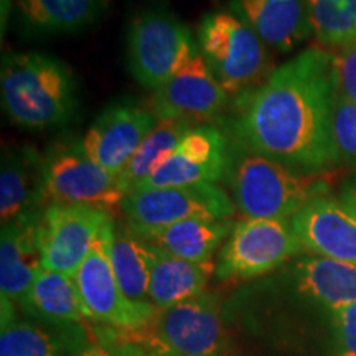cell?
<instances>
[{
	"label": "cell",
	"mask_w": 356,
	"mask_h": 356,
	"mask_svg": "<svg viewBox=\"0 0 356 356\" xmlns=\"http://www.w3.org/2000/svg\"><path fill=\"white\" fill-rule=\"evenodd\" d=\"M291 279L300 296L328 310L356 304V264L307 256L293 262Z\"/></svg>",
	"instance_id": "44dd1931"
},
{
	"label": "cell",
	"mask_w": 356,
	"mask_h": 356,
	"mask_svg": "<svg viewBox=\"0 0 356 356\" xmlns=\"http://www.w3.org/2000/svg\"><path fill=\"white\" fill-rule=\"evenodd\" d=\"M304 249L317 256L356 264V218L338 198L318 197L291 220Z\"/></svg>",
	"instance_id": "9a60e30c"
},
{
	"label": "cell",
	"mask_w": 356,
	"mask_h": 356,
	"mask_svg": "<svg viewBox=\"0 0 356 356\" xmlns=\"http://www.w3.org/2000/svg\"><path fill=\"white\" fill-rule=\"evenodd\" d=\"M109 0H15L20 29L30 37L71 33L104 15Z\"/></svg>",
	"instance_id": "7402d4cb"
},
{
	"label": "cell",
	"mask_w": 356,
	"mask_h": 356,
	"mask_svg": "<svg viewBox=\"0 0 356 356\" xmlns=\"http://www.w3.org/2000/svg\"><path fill=\"white\" fill-rule=\"evenodd\" d=\"M228 165L229 145L225 134L215 126L198 124L185 134L165 162L139 190L215 184L225 177Z\"/></svg>",
	"instance_id": "7c38bea8"
},
{
	"label": "cell",
	"mask_w": 356,
	"mask_h": 356,
	"mask_svg": "<svg viewBox=\"0 0 356 356\" xmlns=\"http://www.w3.org/2000/svg\"><path fill=\"white\" fill-rule=\"evenodd\" d=\"M44 207V157L30 145L7 149L0 167L2 225L38 215Z\"/></svg>",
	"instance_id": "e0dca14e"
},
{
	"label": "cell",
	"mask_w": 356,
	"mask_h": 356,
	"mask_svg": "<svg viewBox=\"0 0 356 356\" xmlns=\"http://www.w3.org/2000/svg\"><path fill=\"white\" fill-rule=\"evenodd\" d=\"M157 122L152 109L134 102H115L97 115L84 134L81 147L106 170L121 173Z\"/></svg>",
	"instance_id": "5bb4252c"
},
{
	"label": "cell",
	"mask_w": 356,
	"mask_h": 356,
	"mask_svg": "<svg viewBox=\"0 0 356 356\" xmlns=\"http://www.w3.org/2000/svg\"><path fill=\"white\" fill-rule=\"evenodd\" d=\"M198 42L190 26L165 6H149L134 15L127 29V66L149 91L165 84L190 58Z\"/></svg>",
	"instance_id": "5b68a950"
},
{
	"label": "cell",
	"mask_w": 356,
	"mask_h": 356,
	"mask_svg": "<svg viewBox=\"0 0 356 356\" xmlns=\"http://www.w3.org/2000/svg\"><path fill=\"white\" fill-rule=\"evenodd\" d=\"M38 215L2 225L0 234V292L2 300L20 309L42 266L38 246Z\"/></svg>",
	"instance_id": "ac0fdd59"
},
{
	"label": "cell",
	"mask_w": 356,
	"mask_h": 356,
	"mask_svg": "<svg viewBox=\"0 0 356 356\" xmlns=\"http://www.w3.org/2000/svg\"><path fill=\"white\" fill-rule=\"evenodd\" d=\"M197 124L188 121H163L149 132L144 142L136 150L131 162L119 173V185L124 195L139 190V186L168 159L178 142Z\"/></svg>",
	"instance_id": "484cf974"
},
{
	"label": "cell",
	"mask_w": 356,
	"mask_h": 356,
	"mask_svg": "<svg viewBox=\"0 0 356 356\" xmlns=\"http://www.w3.org/2000/svg\"><path fill=\"white\" fill-rule=\"evenodd\" d=\"M119 208L131 225L155 228L193 218L229 220L236 207L228 193L215 184H195L132 191Z\"/></svg>",
	"instance_id": "30bf717a"
},
{
	"label": "cell",
	"mask_w": 356,
	"mask_h": 356,
	"mask_svg": "<svg viewBox=\"0 0 356 356\" xmlns=\"http://www.w3.org/2000/svg\"><path fill=\"white\" fill-rule=\"evenodd\" d=\"M20 309L60 327L79 323L88 318L73 275L44 267L33 280Z\"/></svg>",
	"instance_id": "603a6c76"
},
{
	"label": "cell",
	"mask_w": 356,
	"mask_h": 356,
	"mask_svg": "<svg viewBox=\"0 0 356 356\" xmlns=\"http://www.w3.org/2000/svg\"><path fill=\"white\" fill-rule=\"evenodd\" d=\"M113 220L109 211L84 204L50 203L38 222V246L44 269L74 275Z\"/></svg>",
	"instance_id": "9c48e42d"
},
{
	"label": "cell",
	"mask_w": 356,
	"mask_h": 356,
	"mask_svg": "<svg viewBox=\"0 0 356 356\" xmlns=\"http://www.w3.org/2000/svg\"><path fill=\"white\" fill-rule=\"evenodd\" d=\"M228 8L279 53L293 50L314 33L307 0H229Z\"/></svg>",
	"instance_id": "2e32d148"
},
{
	"label": "cell",
	"mask_w": 356,
	"mask_h": 356,
	"mask_svg": "<svg viewBox=\"0 0 356 356\" xmlns=\"http://www.w3.org/2000/svg\"><path fill=\"white\" fill-rule=\"evenodd\" d=\"M302 251L291 221L246 218L236 222L222 244L215 274L220 280L254 279Z\"/></svg>",
	"instance_id": "52a82bcc"
},
{
	"label": "cell",
	"mask_w": 356,
	"mask_h": 356,
	"mask_svg": "<svg viewBox=\"0 0 356 356\" xmlns=\"http://www.w3.org/2000/svg\"><path fill=\"white\" fill-rule=\"evenodd\" d=\"M338 202L343 204V208L356 218V173L346 178L343 185L338 191Z\"/></svg>",
	"instance_id": "1f68e13d"
},
{
	"label": "cell",
	"mask_w": 356,
	"mask_h": 356,
	"mask_svg": "<svg viewBox=\"0 0 356 356\" xmlns=\"http://www.w3.org/2000/svg\"><path fill=\"white\" fill-rule=\"evenodd\" d=\"M340 91L356 104V38L340 47L335 55Z\"/></svg>",
	"instance_id": "f546056e"
},
{
	"label": "cell",
	"mask_w": 356,
	"mask_h": 356,
	"mask_svg": "<svg viewBox=\"0 0 356 356\" xmlns=\"http://www.w3.org/2000/svg\"><path fill=\"white\" fill-rule=\"evenodd\" d=\"M197 42L200 55L228 95L246 91L273 73H269V47L231 12L204 15Z\"/></svg>",
	"instance_id": "8992f818"
},
{
	"label": "cell",
	"mask_w": 356,
	"mask_h": 356,
	"mask_svg": "<svg viewBox=\"0 0 356 356\" xmlns=\"http://www.w3.org/2000/svg\"><path fill=\"white\" fill-rule=\"evenodd\" d=\"M113 333L155 356H222L228 345L220 299L207 292L168 309H157L139 330Z\"/></svg>",
	"instance_id": "3957f363"
},
{
	"label": "cell",
	"mask_w": 356,
	"mask_h": 356,
	"mask_svg": "<svg viewBox=\"0 0 356 356\" xmlns=\"http://www.w3.org/2000/svg\"><path fill=\"white\" fill-rule=\"evenodd\" d=\"M76 333L48 330L29 320L15 317V305L2 300L0 356H65L81 348Z\"/></svg>",
	"instance_id": "d4e9b609"
},
{
	"label": "cell",
	"mask_w": 356,
	"mask_h": 356,
	"mask_svg": "<svg viewBox=\"0 0 356 356\" xmlns=\"http://www.w3.org/2000/svg\"><path fill=\"white\" fill-rule=\"evenodd\" d=\"M102 236L119 287L131 300L150 304V266L147 243L137 238L127 225L121 226L114 220L109 221Z\"/></svg>",
	"instance_id": "cb8c5ba5"
},
{
	"label": "cell",
	"mask_w": 356,
	"mask_h": 356,
	"mask_svg": "<svg viewBox=\"0 0 356 356\" xmlns=\"http://www.w3.org/2000/svg\"><path fill=\"white\" fill-rule=\"evenodd\" d=\"M147 248L150 266L149 299L155 309H168L202 296L216 273L213 262L181 259L149 243Z\"/></svg>",
	"instance_id": "ffe728a7"
},
{
	"label": "cell",
	"mask_w": 356,
	"mask_h": 356,
	"mask_svg": "<svg viewBox=\"0 0 356 356\" xmlns=\"http://www.w3.org/2000/svg\"><path fill=\"white\" fill-rule=\"evenodd\" d=\"M340 91L335 55L309 48L293 56L249 96L239 118L244 144L300 173L338 163L333 113Z\"/></svg>",
	"instance_id": "6da1fadb"
},
{
	"label": "cell",
	"mask_w": 356,
	"mask_h": 356,
	"mask_svg": "<svg viewBox=\"0 0 356 356\" xmlns=\"http://www.w3.org/2000/svg\"><path fill=\"white\" fill-rule=\"evenodd\" d=\"M12 0H2V19L6 20V12L8 10V7H10Z\"/></svg>",
	"instance_id": "836d02e7"
},
{
	"label": "cell",
	"mask_w": 356,
	"mask_h": 356,
	"mask_svg": "<svg viewBox=\"0 0 356 356\" xmlns=\"http://www.w3.org/2000/svg\"><path fill=\"white\" fill-rule=\"evenodd\" d=\"M73 277L88 318L113 330H139L157 312L152 304L131 300L119 287L102 234Z\"/></svg>",
	"instance_id": "8fae6325"
},
{
	"label": "cell",
	"mask_w": 356,
	"mask_h": 356,
	"mask_svg": "<svg viewBox=\"0 0 356 356\" xmlns=\"http://www.w3.org/2000/svg\"><path fill=\"white\" fill-rule=\"evenodd\" d=\"M333 333L332 356H356V304L328 310Z\"/></svg>",
	"instance_id": "f1b7e54d"
},
{
	"label": "cell",
	"mask_w": 356,
	"mask_h": 356,
	"mask_svg": "<svg viewBox=\"0 0 356 356\" xmlns=\"http://www.w3.org/2000/svg\"><path fill=\"white\" fill-rule=\"evenodd\" d=\"M78 356H111L109 350L104 345H91L88 348H83Z\"/></svg>",
	"instance_id": "d6a6232c"
},
{
	"label": "cell",
	"mask_w": 356,
	"mask_h": 356,
	"mask_svg": "<svg viewBox=\"0 0 356 356\" xmlns=\"http://www.w3.org/2000/svg\"><path fill=\"white\" fill-rule=\"evenodd\" d=\"M231 188L234 207L246 218L292 220L307 203L327 195L328 180L254 154L236 165Z\"/></svg>",
	"instance_id": "277c9868"
},
{
	"label": "cell",
	"mask_w": 356,
	"mask_h": 356,
	"mask_svg": "<svg viewBox=\"0 0 356 356\" xmlns=\"http://www.w3.org/2000/svg\"><path fill=\"white\" fill-rule=\"evenodd\" d=\"M228 91L197 53L152 96V113L163 121L202 122L216 118L228 104Z\"/></svg>",
	"instance_id": "4fadbf2b"
},
{
	"label": "cell",
	"mask_w": 356,
	"mask_h": 356,
	"mask_svg": "<svg viewBox=\"0 0 356 356\" xmlns=\"http://www.w3.org/2000/svg\"><path fill=\"white\" fill-rule=\"evenodd\" d=\"M119 173L84 154L81 142L55 144L44 155V203L84 204L113 210L124 200Z\"/></svg>",
	"instance_id": "ba28073f"
},
{
	"label": "cell",
	"mask_w": 356,
	"mask_h": 356,
	"mask_svg": "<svg viewBox=\"0 0 356 356\" xmlns=\"http://www.w3.org/2000/svg\"><path fill=\"white\" fill-rule=\"evenodd\" d=\"M333 140L338 163L356 165V104L338 91L333 113Z\"/></svg>",
	"instance_id": "83f0119b"
},
{
	"label": "cell",
	"mask_w": 356,
	"mask_h": 356,
	"mask_svg": "<svg viewBox=\"0 0 356 356\" xmlns=\"http://www.w3.org/2000/svg\"><path fill=\"white\" fill-rule=\"evenodd\" d=\"M101 345H104L109 350L111 356H155L154 353H150V351H147L139 345L118 338L111 328L104 332V338H102Z\"/></svg>",
	"instance_id": "4dcf8cb0"
},
{
	"label": "cell",
	"mask_w": 356,
	"mask_h": 356,
	"mask_svg": "<svg viewBox=\"0 0 356 356\" xmlns=\"http://www.w3.org/2000/svg\"><path fill=\"white\" fill-rule=\"evenodd\" d=\"M315 38L323 47H343L356 38V0H307Z\"/></svg>",
	"instance_id": "4316f807"
},
{
	"label": "cell",
	"mask_w": 356,
	"mask_h": 356,
	"mask_svg": "<svg viewBox=\"0 0 356 356\" xmlns=\"http://www.w3.org/2000/svg\"><path fill=\"white\" fill-rule=\"evenodd\" d=\"M142 241L157 246L170 254L191 262H211L218 246L228 239L234 225L229 220H203L193 218L167 226H137L127 222Z\"/></svg>",
	"instance_id": "d6986e66"
},
{
	"label": "cell",
	"mask_w": 356,
	"mask_h": 356,
	"mask_svg": "<svg viewBox=\"0 0 356 356\" xmlns=\"http://www.w3.org/2000/svg\"><path fill=\"white\" fill-rule=\"evenodd\" d=\"M2 106L17 126L44 131L70 121L76 109V81L63 61L43 53L3 58Z\"/></svg>",
	"instance_id": "7a4b0ae2"
}]
</instances>
